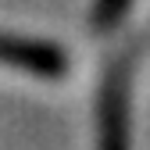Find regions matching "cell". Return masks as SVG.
Wrapping results in <instances>:
<instances>
[{"mask_svg": "<svg viewBox=\"0 0 150 150\" xmlns=\"http://www.w3.org/2000/svg\"><path fill=\"white\" fill-rule=\"evenodd\" d=\"M0 64L25 68L40 79H61L68 71V54L50 40H29V36L0 32Z\"/></svg>", "mask_w": 150, "mask_h": 150, "instance_id": "1", "label": "cell"}, {"mask_svg": "<svg viewBox=\"0 0 150 150\" xmlns=\"http://www.w3.org/2000/svg\"><path fill=\"white\" fill-rule=\"evenodd\" d=\"M100 150H129V79L125 68H111L100 89Z\"/></svg>", "mask_w": 150, "mask_h": 150, "instance_id": "2", "label": "cell"}, {"mask_svg": "<svg viewBox=\"0 0 150 150\" xmlns=\"http://www.w3.org/2000/svg\"><path fill=\"white\" fill-rule=\"evenodd\" d=\"M129 4H132V0H97V4H93V25L97 29L118 25V18L129 11Z\"/></svg>", "mask_w": 150, "mask_h": 150, "instance_id": "3", "label": "cell"}]
</instances>
